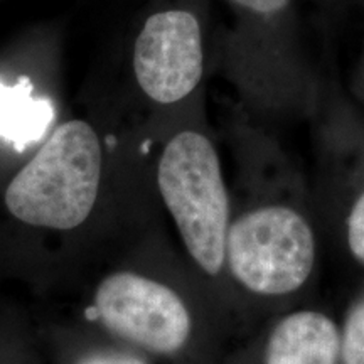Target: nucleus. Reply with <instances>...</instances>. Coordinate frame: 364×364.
Wrapping results in <instances>:
<instances>
[{"label": "nucleus", "instance_id": "1", "mask_svg": "<svg viewBox=\"0 0 364 364\" xmlns=\"http://www.w3.org/2000/svg\"><path fill=\"white\" fill-rule=\"evenodd\" d=\"M102 179V147L86 122L59 125L6 191L12 216L31 226L73 230L95 206Z\"/></svg>", "mask_w": 364, "mask_h": 364}, {"label": "nucleus", "instance_id": "2", "mask_svg": "<svg viewBox=\"0 0 364 364\" xmlns=\"http://www.w3.org/2000/svg\"><path fill=\"white\" fill-rule=\"evenodd\" d=\"M157 182L193 260L208 275H218L226 260L230 199L213 144L193 130L172 136Z\"/></svg>", "mask_w": 364, "mask_h": 364}, {"label": "nucleus", "instance_id": "3", "mask_svg": "<svg viewBox=\"0 0 364 364\" xmlns=\"http://www.w3.org/2000/svg\"><path fill=\"white\" fill-rule=\"evenodd\" d=\"M231 273L250 292L287 295L311 277L316 262L312 228L292 208L263 206L238 218L226 236Z\"/></svg>", "mask_w": 364, "mask_h": 364}, {"label": "nucleus", "instance_id": "4", "mask_svg": "<svg viewBox=\"0 0 364 364\" xmlns=\"http://www.w3.org/2000/svg\"><path fill=\"white\" fill-rule=\"evenodd\" d=\"M95 309L113 334L159 354L179 351L193 329L191 314L179 295L139 273L107 277L95 294Z\"/></svg>", "mask_w": 364, "mask_h": 364}, {"label": "nucleus", "instance_id": "5", "mask_svg": "<svg viewBox=\"0 0 364 364\" xmlns=\"http://www.w3.org/2000/svg\"><path fill=\"white\" fill-rule=\"evenodd\" d=\"M203 61L201 27L188 11L154 14L134 46L136 81L157 103H176L193 93L201 81Z\"/></svg>", "mask_w": 364, "mask_h": 364}, {"label": "nucleus", "instance_id": "6", "mask_svg": "<svg viewBox=\"0 0 364 364\" xmlns=\"http://www.w3.org/2000/svg\"><path fill=\"white\" fill-rule=\"evenodd\" d=\"M341 334L326 314L300 311L277 324L265 349V364H338Z\"/></svg>", "mask_w": 364, "mask_h": 364}, {"label": "nucleus", "instance_id": "7", "mask_svg": "<svg viewBox=\"0 0 364 364\" xmlns=\"http://www.w3.org/2000/svg\"><path fill=\"white\" fill-rule=\"evenodd\" d=\"M53 117V103L36 98L27 78L14 86L0 83V136L17 145L34 142L43 136Z\"/></svg>", "mask_w": 364, "mask_h": 364}, {"label": "nucleus", "instance_id": "8", "mask_svg": "<svg viewBox=\"0 0 364 364\" xmlns=\"http://www.w3.org/2000/svg\"><path fill=\"white\" fill-rule=\"evenodd\" d=\"M341 356L344 364H364V302L346 318L341 334Z\"/></svg>", "mask_w": 364, "mask_h": 364}, {"label": "nucleus", "instance_id": "9", "mask_svg": "<svg viewBox=\"0 0 364 364\" xmlns=\"http://www.w3.org/2000/svg\"><path fill=\"white\" fill-rule=\"evenodd\" d=\"M348 245L358 262L364 263V193L349 213L348 218Z\"/></svg>", "mask_w": 364, "mask_h": 364}, {"label": "nucleus", "instance_id": "10", "mask_svg": "<svg viewBox=\"0 0 364 364\" xmlns=\"http://www.w3.org/2000/svg\"><path fill=\"white\" fill-rule=\"evenodd\" d=\"M236 6L247 9L250 12L260 14V16H272L289 6L290 0H231Z\"/></svg>", "mask_w": 364, "mask_h": 364}, {"label": "nucleus", "instance_id": "11", "mask_svg": "<svg viewBox=\"0 0 364 364\" xmlns=\"http://www.w3.org/2000/svg\"><path fill=\"white\" fill-rule=\"evenodd\" d=\"M78 364H145L142 359L124 353H95L85 356Z\"/></svg>", "mask_w": 364, "mask_h": 364}]
</instances>
